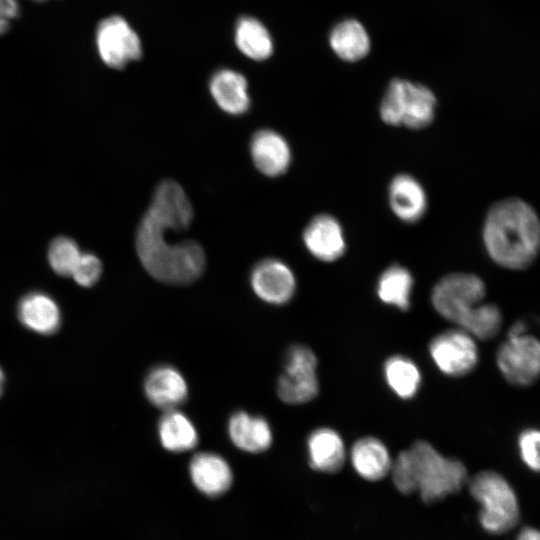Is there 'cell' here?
<instances>
[{
  "label": "cell",
  "instance_id": "1",
  "mask_svg": "<svg viewBox=\"0 0 540 540\" xmlns=\"http://www.w3.org/2000/svg\"><path fill=\"white\" fill-rule=\"evenodd\" d=\"M483 241L495 263L513 270L525 269L539 251L540 224L535 210L518 198L496 202L486 215Z\"/></svg>",
  "mask_w": 540,
  "mask_h": 540
},
{
  "label": "cell",
  "instance_id": "2",
  "mask_svg": "<svg viewBox=\"0 0 540 540\" xmlns=\"http://www.w3.org/2000/svg\"><path fill=\"white\" fill-rule=\"evenodd\" d=\"M170 225L150 210L143 215L136 232V250L145 270L156 280L185 285L198 279L205 267V253L193 240L169 244Z\"/></svg>",
  "mask_w": 540,
  "mask_h": 540
},
{
  "label": "cell",
  "instance_id": "3",
  "mask_svg": "<svg viewBox=\"0 0 540 540\" xmlns=\"http://www.w3.org/2000/svg\"><path fill=\"white\" fill-rule=\"evenodd\" d=\"M390 472L400 493L418 492L426 503L458 492L467 480V469L461 461L443 456L424 440L401 451Z\"/></svg>",
  "mask_w": 540,
  "mask_h": 540
},
{
  "label": "cell",
  "instance_id": "4",
  "mask_svg": "<svg viewBox=\"0 0 540 540\" xmlns=\"http://www.w3.org/2000/svg\"><path fill=\"white\" fill-rule=\"evenodd\" d=\"M469 491L481 505L479 521L489 533L502 534L517 525V496L508 481L495 471H481L469 480Z\"/></svg>",
  "mask_w": 540,
  "mask_h": 540
},
{
  "label": "cell",
  "instance_id": "5",
  "mask_svg": "<svg viewBox=\"0 0 540 540\" xmlns=\"http://www.w3.org/2000/svg\"><path fill=\"white\" fill-rule=\"evenodd\" d=\"M436 98L426 86L393 79L380 105V117L391 126L423 129L434 120Z\"/></svg>",
  "mask_w": 540,
  "mask_h": 540
},
{
  "label": "cell",
  "instance_id": "6",
  "mask_svg": "<svg viewBox=\"0 0 540 540\" xmlns=\"http://www.w3.org/2000/svg\"><path fill=\"white\" fill-rule=\"evenodd\" d=\"M319 391L317 358L305 345H292L284 357V371L277 381L278 397L298 405L313 400Z\"/></svg>",
  "mask_w": 540,
  "mask_h": 540
},
{
  "label": "cell",
  "instance_id": "7",
  "mask_svg": "<svg viewBox=\"0 0 540 540\" xmlns=\"http://www.w3.org/2000/svg\"><path fill=\"white\" fill-rule=\"evenodd\" d=\"M486 288L483 280L471 273H450L433 287L431 302L445 319L455 323L481 303Z\"/></svg>",
  "mask_w": 540,
  "mask_h": 540
},
{
  "label": "cell",
  "instance_id": "8",
  "mask_svg": "<svg viewBox=\"0 0 540 540\" xmlns=\"http://www.w3.org/2000/svg\"><path fill=\"white\" fill-rule=\"evenodd\" d=\"M496 362L502 375L516 386L533 384L540 371L539 341L527 333L507 336L497 351Z\"/></svg>",
  "mask_w": 540,
  "mask_h": 540
},
{
  "label": "cell",
  "instance_id": "9",
  "mask_svg": "<svg viewBox=\"0 0 540 540\" xmlns=\"http://www.w3.org/2000/svg\"><path fill=\"white\" fill-rule=\"evenodd\" d=\"M429 354L445 375L461 377L470 373L478 362L474 337L461 328L436 335L429 344Z\"/></svg>",
  "mask_w": 540,
  "mask_h": 540
},
{
  "label": "cell",
  "instance_id": "10",
  "mask_svg": "<svg viewBox=\"0 0 540 540\" xmlns=\"http://www.w3.org/2000/svg\"><path fill=\"white\" fill-rule=\"evenodd\" d=\"M95 42L101 60L114 69L124 68L141 56V42L127 21L113 15L97 26Z\"/></svg>",
  "mask_w": 540,
  "mask_h": 540
},
{
  "label": "cell",
  "instance_id": "11",
  "mask_svg": "<svg viewBox=\"0 0 540 540\" xmlns=\"http://www.w3.org/2000/svg\"><path fill=\"white\" fill-rule=\"evenodd\" d=\"M250 283L261 300L274 305L287 303L296 289L293 271L286 263L275 258L258 262L251 271Z\"/></svg>",
  "mask_w": 540,
  "mask_h": 540
},
{
  "label": "cell",
  "instance_id": "12",
  "mask_svg": "<svg viewBox=\"0 0 540 540\" xmlns=\"http://www.w3.org/2000/svg\"><path fill=\"white\" fill-rule=\"evenodd\" d=\"M303 242L309 253L324 262L339 259L346 250L342 227L328 214L315 216L303 231Z\"/></svg>",
  "mask_w": 540,
  "mask_h": 540
},
{
  "label": "cell",
  "instance_id": "13",
  "mask_svg": "<svg viewBox=\"0 0 540 540\" xmlns=\"http://www.w3.org/2000/svg\"><path fill=\"white\" fill-rule=\"evenodd\" d=\"M250 154L255 167L268 177L283 175L292 160L291 148L286 139L270 129L258 130L253 134Z\"/></svg>",
  "mask_w": 540,
  "mask_h": 540
},
{
  "label": "cell",
  "instance_id": "14",
  "mask_svg": "<svg viewBox=\"0 0 540 540\" xmlns=\"http://www.w3.org/2000/svg\"><path fill=\"white\" fill-rule=\"evenodd\" d=\"M144 392L154 406L167 411L186 401L188 386L179 370L170 365H159L147 374Z\"/></svg>",
  "mask_w": 540,
  "mask_h": 540
},
{
  "label": "cell",
  "instance_id": "15",
  "mask_svg": "<svg viewBox=\"0 0 540 540\" xmlns=\"http://www.w3.org/2000/svg\"><path fill=\"white\" fill-rule=\"evenodd\" d=\"M388 196L393 213L403 222H417L427 210L425 190L409 174H398L391 180Z\"/></svg>",
  "mask_w": 540,
  "mask_h": 540
},
{
  "label": "cell",
  "instance_id": "16",
  "mask_svg": "<svg viewBox=\"0 0 540 540\" xmlns=\"http://www.w3.org/2000/svg\"><path fill=\"white\" fill-rule=\"evenodd\" d=\"M189 471L195 486L208 496L223 494L232 483V471L229 464L215 453L196 454L190 462Z\"/></svg>",
  "mask_w": 540,
  "mask_h": 540
},
{
  "label": "cell",
  "instance_id": "17",
  "mask_svg": "<svg viewBox=\"0 0 540 540\" xmlns=\"http://www.w3.org/2000/svg\"><path fill=\"white\" fill-rule=\"evenodd\" d=\"M17 314L19 321L28 329L51 335L61 324V313L57 303L42 292H31L21 298Z\"/></svg>",
  "mask_w": 540,
  "mask_h": 540
},
{
  "label": "cell",
  "instance_id": "18",
  "mask_svg": "<svg viewBox=\"0 0 540 540\" xmlns=\"http://www.w3.org/2000/svg\"><path fill=\"white\" fill-rule=\"evenodd\" d=\"M310 466L324 473L338 472L344 465L346 450L341 436L331 428H318L307 439Z\"/></svg>",
  "mask_w": 540,
  "mask_h": 540
},
{
  "label": "cell",
  "instance_id": "19",
  "mask_svg": "<svg viewBox=\"0 0 540 540\" xmlns=\"http://www.w3.org/2000/svg\"><path fill=\"white\" fill-rule=\"evenodd\" d=\"M228 433L237 448L249 453L267 450L273 440L269 423L263 417L244 411L235 412L230 417Z\"/></svg>",
  "mask_w": 540,
  "mask_h": 540
},
{
  "label": "cell",
  "instance_id": "20",
  "mask_svg": "<svg viewBox=\"0 0 540 540\" xmlns=\"http://www.w3.org/2000/svg\"><path fill=\"white\" fill-rule=\"evenodd\" d=\"M350 459L355 471L368 481L383 479L392 467L387 447L372 436L362 437L353 444Z\"/></svg>",
  "mask_w": 540,
  "mask_h": 540
},
{
  "label": "cell",
  "instance_id": "21",
  "mask_svg": "<svg viewBox=\"0 0 540 540\" xmlns=\"http://www.w3.org/2000/svg\"><path fill=\"white\" fill-rule=\"evenodd\" d=\"M209 88L213 99L224 112L231 115L247 112L250 106L248 87L240 73L221 70L212 77Z\"/></svg>",
  "mask_w": 540,
  "mask_h": 540
},
{
  "label": "cell",
  "instance_id": "22",
  "mask_svg": "<svg viewBox=\"0 0 540 540\" xmlns=\"http://www.w3.org/2000/svg\"><path fill=\"white\" fill-rule=\"evenodd\" d=\"M158 434L162 446L171 452H185L198 443V433L190 419L182 412L172 409L164 411Z\"/></svg>",
  "mask_w": 540,
  "mask_h": 540
},
{
  "label": "cell",
  "instance_id": "23",
  "mask_svg": "<svg viewBox=\"0 0 540 540\" xmlns=\"http://www.w3.org/2000/svg\"><path fill=\"white\" fill-rule=\"evenodd\" d=\"M329 42L338 57L354 62L364 58L370 50V38L362 24L345 20L331 31Z\"/></svg>",
  "mask_w": 540,
  "mask_h": 540
},
{
  "label": "cell",
  "instance_id": "24",
  "mask_svg": "<svg viewBox=\"0 0 540 540\" xmlns=\"http://www.w3.org/2000/svg\"><path fill=\"white\" fill-rule=\"evenodd\" d=\"M413 283V277L405 267L392 265L378 279L377 296L383 303L406 311L410 307Z\"/></svg>",
  "mask_w": 540,
  "mask_h": 540
},
{
  "label": "cell",
  "instance_id": "25",
  "mask_svg": "<svg viewBox=\"0 0 540 540\" xmlns=\"http://www.w3.org/2000/svg\"><path fill=\"white\" fill-rule=\"evenodd\" d=\"M383 373L387 385L402 399L414 397L421 385V373L417 365L402 355L389 357L384 363Z\"/></svg>",
  "mask_w": 540,
  "mask_h": 540
},
{
  "label": "cell",
  "instance_id": "26",
  "mask_svg": "<svg viewBox=\"0 0 540 540\" xmlns=\"http://www.w3.org/2000/svg\"><path fill=\"white\" fill-rule=\"evenodd\" d=\"M235 40L243 54L254 60H264L273 51V43L267 29L256 19L244 17L236 27Z\"/></svg>",
  "mask_w": 540,
  "mask_h": 540
},
{
  "label": "cell",
  "instance_id": "27",
  "mask_svg": "<svg viewBox=\"0 0 540 540\" xmlns=\"http://www.w3.org/2000/svg\"><path fill=\"white\" fill-rule=\"evenodd\" d=\"M502 324L499 308L490 303H479L470 310L457 324L474 338L488 340L493 338Z\"/></svg>",
  "mask_w": 540,
  "mask_h": 540
},
{
  "label": "cell",
  "instance_id": "28",
  "mask_svg": "<svg viewBox=\"0 0 540 540\" xmlns=\"http://www.w3.org/2000/svg\"><path fill=\"white\" fill-rule=\"evenodd\" d=\"M81 254L74 240L60 236L55 238L49 246L48 261L57 274L71 276Z\"/></svg>",
  "mask_w": 540,
  "mask_h": 540
},
{
  "label": "cell",
  "instance_id": "29",
  "mask_svg": "<svg viewBox=\"0 0 540 540\" xmlns=\"http://www.w3.org/2000/svg\"><path fill=\"white\" fill-rule=\"evenodd\" d=\"M102 264L98 257L91 253H82L71 277L81 286L90 287L101 276Z\"/></svg>",
  "mask_w": 540,
  "mask_h": 540
},
{
  "label": "cell",
  "instance_id": "30",
  "mask_svg": "<svg viewBox=\"0 0 540 540\" xmlns=\"http://www.w3.org/2000/svg\"><path fill=\"white\" fill-rule=\"evenodd\" d=\"M539 440L537 429L528 428L521 432L518 438L520 456L525 465L536 472L539 471Z\"/></svg>",
  "mask_w": 540,
  "mask_h": 540
},
{
  "label": "cell",
  "instance_id": "31",
  "mask_svg": "<svg viewBox=\"0 0 540 540\" xmlns=\"http://www.w3.org/2000/svg\"><path fill=\"white\" fill-rule=\"evenodd\" d=\"M18 13L17 0H0V35L8 30L11 21L18 16Z\"/></svg>",
  "mask_w": 540,
  "mask_h": 540
},
{
  "label": "cell",
  "instance_id": "32",
  "mask_svg": "<svg viewBox=\"0 0 540 540\" xmlns=\"http://www.w3.org/2000/svg\"><path fill=\"white\" fill-rule=\"evenodd\" d=\"M540 539V536H539V532L534 529V528H531V527H526L524 528L517 540H539Z\"/></svg>",
  "mask_w": 540,
  "mask_h": 540
},
{
  "label": "cell",
  "instance_id": "33",
  "mask_svg": "<svg viewBox=\"0 0 540 540\" xmlns=\"http://www.w3.org/2000/svg\"><path fill=\"white\" fill-rule=\"evenodd\" d=\"M525 333H526V325H525V323H523L521 321H518V322H515L511 326L507 336H519V335H522V334H525Z\"/></svg>",
  "mask_w": 540,
  "mask_h": 540
},
{
  "label": "cell",
  "instance_id": "34",
  "mask_svg": "<svg viewBox=\"0 0 540 540\" xmlns=\"http://www.w3.org/2000/svg\"><path fill=\"white\" fill-rule=\"evenodd\" d=\"M3 384H4V374L0 368V395L2 393V389H3Z\"/></svg>",
  "mask_w": 540,
  "mask_h": 540
},
{
  "label": "cell",
  "instance_id": "35",
  "mask_svg": "<svg viewBox=\"0 0 540 540\" xmlns=\"http://www.w3.org/2000/svg\"><path fill=\"white\" fill-rule=\"evenodd\" d=\"M32 1L43 2V1H46V0H32Z\"/></svg>",
  "mask_w": 540,
  "mask_h": 540
}]
</instances>
